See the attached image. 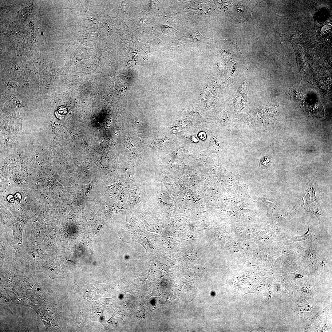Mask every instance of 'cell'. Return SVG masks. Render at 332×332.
I'll return each mask as SVG.
<instances>
[{
    "label": "cell",
    "mask_w": 332,
    "mask_h": 332,
    "mask_svg": "<svg viewBox=\"0 0 332 332\" xmlns=\"http://www.w3.org/2000/svg\"><path fill=\"white\" fill-rule=\"evenodd\" d=\"M271 159L269 157L262 156L259 164V166L262 169H266L271 165Z\"/></svg>",
    "instance_id": "obj_2"
},
{
    "label": "cell",
    "mask_w": 332,
    "mask_h": 332,
    "mask_svg": "<svg viewBox=\"0 0 332 332\" xmlns=\"http://www.w3.org/2000/svg\"><path fill=\"white\" fill-rule=\"evenodd\" d=\"M310 235L309 230L304 235L298 236H296L292 238L290 240H286L285 241L287 243H293L296 241H301L307 239Z\"/></svg>",
    "instance_id": "obj_3"
},
{
    "label": "cell",
    "mask_w": 332,
    "mask_h": 332,
    "mask_svg": "<svg viewBox=\"0 0 332 332\" xmlns=\"http://www.w3.org/2000/svg\"><path fill=\"white\" fill-rule=\"evenodd\" d=\"M263 202L267 207L268 214L271 213L272 214L273 211L275 209L277 206L273 203L267 200H264Z\"/></svg>",
    "instance_id": "obj_4"
},
{
    "label": "cell",
    "mask_w": 332,
    "mask_h": 332,
    "mask_svg": "<svg viewBox=\"0 0 332 332\" xmlns=\"http://www.w3.org/2000/svg\"><path fill=\"white\" fill-rule=\"evenodd\" d=\"M284 41H289L292 43H299L302 40L301 35L297 33H288L283 34L282 36Z\"/></svg>",
    "instance_id": "obj_1"
}]
</instances>
